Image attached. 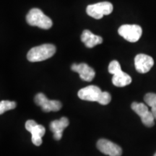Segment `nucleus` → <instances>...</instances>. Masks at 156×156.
Instances as JSON below:
<instances>
[{"mask_svg": "<svg viewBox=\"0 0 156 156\" xmlns=\"http://www.w3.org/2000/svg\"><path fill=\"white\" fill-rule=\"evenodd\" d=\"M35 102L41 108L43 112H58L62 108V104L60 101L49 100L44 93H38L35 97Z\"/></svg>", "mask_w": 156, "mask_h": 156, "instance_id": "6e6552de", "label": "nucleus"}, {"mask_svg": "<svg viewBox=\"0 0 156 156\" xmlns=\"http://www.w3.org/2000/svg\"><path fill=\"white\" fill-rule=\"evenodd\" d=\"M56 53V46L53 44H43L32 48L27 54L29 62H37L48 59Z\"/></svg>", "mask_w": 156, "mask_h": 156, "instance_id": "f257e3e1", "label": "nucleus"}, {"mask_svg": "<svg viewBox=\"0 0 156 156\" xmlns=\"http://www.w3.org/2000/svg\"><path fill=\"white\" fill-rule=\"evenodd\" d=\"M25 129L31 133V140L36 146H40L42 144V137L46 132L44 126L38 124L34 120H28L25 122Z\"/></svg>", "mask_w": 156, "mask_h": 156, "instance_id": "0eeeda50", "label": "nucleus"}, {"mask_svg": "<svg viewBox=\"0 0 156 156\" xmlns=\"http://www.w3.org/2000/svg\"><path fill=\"white\" fill-rule=\"evenodd\" d=\"M144 101L151 108V112L156 119V94L153 93H147L144 98Z\"/></svg>", "mask_w": 156, "mask_h": 156, "instance_id": "2eb2a0df", "label": "nucleus"}, {"mask_svg": "<svg viewBox=\"0 0 156 156\" xmlns=\"http://www.w3.org/2000/svg\"><path fill=\"white\" fill-rule=\"evenodd\" d=\"M119 34L129 42L139 41L142 34V29L138 25H123L119 28Z\"/></svg>", "mask_w": 156, "mask_h": 156, "instance_id": "39448f33", "label": "nucleus"}, {"mask_svg": "<svg viewBox=\"0 0 156 156\" xmlns=\"http://www.w3.org/2000/svg\"><path fill=\"white\" fill-rule=\"evenodd\" d=\"M154 65V60L151 56L144 54H137L134 58V66L138 73H147Z\"/></svg>", "mask_w": 156, "mask_h": 156, "instance_id": "9d476101", "label": "nucleus"}, {"mask_svg": "<svg viewBox=\"0 0 156 156\" xmlns=\"http://www.w3.org/2000/svg\"><path fill=\"white\" fill-rule=\"evenodd\" d=\"M103 91L95 85H89L80 89L78 92V97L83 101H97L100 100Z\"/></svg>", "mask_w": 156, "mask_h": 156, "instance_id": "9b49d317", "label": "nucleus"}, {"mask_svg": "<svg viewBox=\"0 0 156 156\" xmlns=\"http://www.w3.org/2000/svg\"><path fill=\"white\" fill-rule=\"evenodd\" d=\"M154 156H156V153H155V155H154Z\"/></svg>", "mask_w": 156, "mask_h": 156, "instance_id": "a211bd4d", "label": "nucleus"}, {"mask_svg": "<svg viewBox=\"0 0 156 156\" xmlns=\"http://www.w3.org/2000/svg\"><path fill=\"white\" fill-rule=\"evenodd\" d=\"M69 122L67 117H62L60 119L52 121L49 124L50 130L53 132L54 138L56 140L62 139L64 129L67 127Z\"/></svg>", "mask_w": 156, "mask_h": 156, "instance_id": "ddd939ff", "label": "nucleus"}, {"mask_svg": "<svg viewBox=\"0 0 156 156\" xmlns=\"http://www.w3.org/2000/svg\"><path fill=\"white\" fill-rule=\"evenodd\" d=\"M132 109L138 115L141 119L142 122L144 125L147 127H152L155 124L154 117L151 111H149L147 106L142 103L134 102L132 104Z\"/></svg>", "mask_w": 156, "mask_h": 156, "instance_id": "423d86ee", "label": "nucleus"}, {"mask_svg": "<svg viewBox=\"0 0 156 156\" xmlns=\"http://www.w3.org/2000/svg\"><path fill=\"white\" fill-rule=\"evenodd\" d=\"M111 100H112V96H111L110 93L108 92H102L100 100L98 103H99L101 105H107L110 103Z\"/></svg>", "mask_w": 156, "mask_h": 156, "instance_id": "f3484780", "label": "nucleus"}, {"mask_svg": "<svg viewBox=\"0 0 156 156\" xmlns=\"http://www.w3.org/2000/svg\"><path fill=\"white\" fill-rule=\"evenodd\" d=\"M97 147L101 153L109 156H121L122 149L114 142L106 139H101L97 142Z\"/></svg>", "mask_w": 156, "mask_h": 156, "instance_id": "1a4fd4ad", "label": "nucleus"}, {"mask_svg": "<svg viewBox=\"0 0 156 156\" xmlns=\"http://www.w3.org/2000/svg\"><path fill=\"white\" fill-rule=\"evenodd\" d=\"M109 73L112 74V83L115 86L122 87L132 83V77L122 70L119 62L114 60L108 65Z\"/></svg>", "mask_w": 156, "mask_h": 156, "instance_id": "7ed1b4c3", "label": "nucleus"}, {"mask_svg": "<svg viewBox=\"0 0 156 156\" xmlns=\"http://www.w3.org/2000/svg\"><path fill=\"white\" fill-rule=\"evenodd\" d=\"M114 7L111 2H102L93 5H90L87 7L86 12L89 16L93 18L99 20L101 19L104 15H108L113 12Z\"/></svg>", "mask_w": 156, "mask_h": 156, "instance_id": "20e7f679", "label": "nucleus"}, {"mask_svg": "<svg viewBox=\"0 0 156 156\" xmlns=\"http://www.w3.org/2000/svg\"><path fill=\"white\" fill-rule=\"evenodd\" d=\"M16 108V103L15 101H2L0 102V114H2L5 112Z\"/></svg>", "mask_w": 156, "mask_h": 156, "instance_id": "dca6fc26", "label": "nucleus"}, {"mask_svg": "<svg viewBox=\"0 0 156 156\" xmlns=\"http://www.w3.org/2000/svg\"><path fill=\"white\" fill-rule=\"evenodd\" d=\"M26 21L31 26H37L44 30L51 28L53 24L50 17L38 8L31 9L29 11L26 16Z\"/></svg>", "mask_w": 156, "mask_h": 156, "instance_id": "f03ea898", "label": "nucleus"}, {"mask_svg": "<svg viewBox=\"0 0 156 156\" xmlns=\"http://www.w3.org/2000/svg\"><path fill=\"white\" fill-rule=\"evenodd\" d=\"M81 41L87 48H93L103 43V38L101 36L93 34L89 30H83L81 35Z\"/></svg>", "mask_w": 156, "mask_h": 156, "instance_id": "4468645a", "label": "nucleus"}, {"mask_svg": "<svg viewBox=\"0 0 156 156\" xmlns=\"http://www.w3.org/2000/svg\"><path fill=\"white\" fill-rule=\"evenodd\" d=\"M71 69L73 71L78 73L83 80L91 82L95 77V70L85 63L74 64L72 65Z\"/></svg>", "mask_w": 156, "mask_h": 156, "instance_id": "f8f14e48", "label": "nucleus"}]
</instances>
